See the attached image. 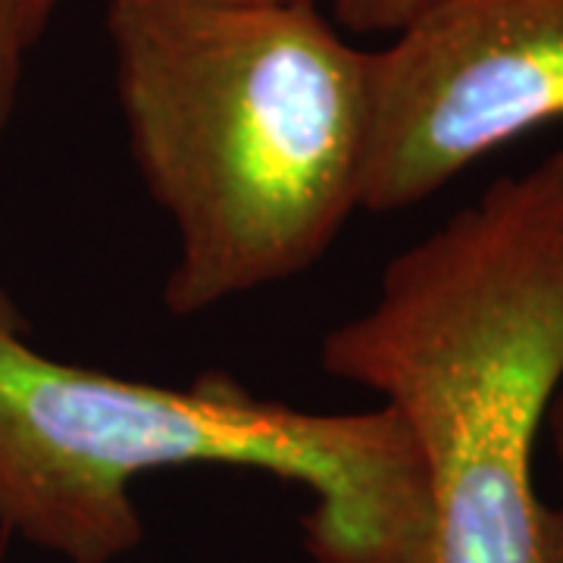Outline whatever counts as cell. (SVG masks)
Returning a JSON list of instances; mask_svg holds the SVG:
<instances>
[{"instance_id":"1","label":"cell","mask_w":563,"mask_h":563,"mask_svg":"<svg viewBox=\"0 0 563 563\" xmlns=\"http://www.w3.org/2000/svg\"><path fill=\"white\" fill-rule=\"evenodd\" d=\"M107 32L129 154L176 232L169 313L320 261L361 210L369 54L317 3L110 0Z\"/></svg>"},{"instance_id":"2","label":"cell","mask_w":563,"mask_h":563,"mask_svg":"<svg viewBox=\"0 0 563 563\" xmlns=\"http://www.w3.org/2000/svg\"><path fill=\"white\" fill-rule=\"evenodd\" d=\"M320 357L332 379L379 395L417 448L426 563H563V507L536 488L563 388V151L401 251Z\"/></svg>"},{"instance_id":"3","label":"cell","mask_w":563,"mask_h":563,"mask_svg":"<svg viewBox=\"0 0 563 563\" xmlns=\"http://www.w3.org/2000/svg\"><path fill=\"white\" fill-rule=\"evenodd\" d=\"M261 470L310 492L317 563H426L429 485L391 407L313 413L232 376L188 388L41 354L0 288V526L66 563H117L141 542L132 483L173 466Z\"/></svg>"},{"instance_id":"4","label":"cell","mask_w":563,"mask_h":563,"mask_svg":"<svg viewBox=\"0 0 563 563\" xmlns=\"http://www.w3.org/2000/svg\"><path fill=\"white\" fill-rule=\"evenodd\" d=\"M548 122H563V0H442L369 54L361 210L429 201Z\"/></svg>"},{"instance_id":"5","label":"cell","mask_w":563,"mask_h":563,"mask_svg":"<svg viewBox=\"0 0 563 563\" xmlns=\"http://www.w3.org/2000/svg\"><path fill=\"white\" fill-rule=\"evenodd\" d=\"M38 32L29 20L25 0H0V141L10 129L16 98H20L22 63Z\"/></svg>"},{"instance_id":"6","label":"cell","mask_w":563,"mask_h":563,"mask_svg":"<svg viewBox=\"0 0 563 563\" xmlns=\"http://www.w3.org/2000/svg\"><path fill=\"white\" fill-rule=\"evenodd\" d=\"M439 3L442 0H332L335 20L361 35H379V32L398 35Z\"/></svg>"},{"instance_id":"7","label":"cell","mask_w":563,"mask_h":563,"mask_svg":"<svg viewBox=\"0 0 563 563\" xmlns=\"http://www.w3.org/2000/svg\"><path fill=\"white\" fill-rule=\"evenodd\" d=\"M60 0H25L29 20L35 25V32H44L47 22L54 16ZM185 3H225V7H254V3H317V0H185Z\"/></svg>"},{"instance_id":"8","label":"cell","mask_w":563,"mask_h":563,"mask_svg":"<svg viewBox=\"0 0 563 563\" xmlns=\"http://www.w3.org/2000/svg\"><path fill=\"white\" fill-rule=\"evenodd\" d=\"M548 426H551V442H554V454H558V466H561V485H563V388L551 404L548 413Z\"/></svg>"}]
</instances>
